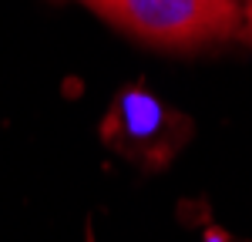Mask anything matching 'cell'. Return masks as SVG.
<instances>
[{
    "mask_svg": "<svg viewBox=\"0 0 252 242\" xmlns=\"http://www.w3.org/2000/svg\"><path fill=\"white\" fill-rule=\"evenodd\" d=\"M131 37L161 47H198L239 30V0H84Z\"/></svg>",
    "mask_w": 252,
    "mask_h": 242,
    "instance_id": "6da1fadb",
    "label": "cell"
},
{
    "mask_svg": "<svg viewBox=\"0 0 252 242\" xmlns=\"http://www.w3.org/2000/svg\"><path fill=\"white\" fill-rule=\"evenodd\" d=\"M239 14H242V20H239V27H242V37L252 44V0H242Z\"/></svg>",
    "mask_w": 252,
    "mask_h": 242,
    "instance_id": "7a4b0ae2",
    "label": "cell"
}]
</instances>
